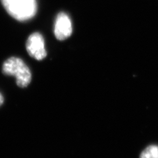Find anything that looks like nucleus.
Instances as JSON below:
<instances>
[{
    "label": "nucleus",
    "instance_id": "f257e3e1",
    "mask_svg": "<svg viewBox=\"0 0 158 158\" xmlns=\"http://www.w3.org/2000/svg\"><path fill=\"white\" fill-rule=\"evenodd\" d=\"M7 13L18 21H27L36 13V0H2Z\"/></svg>",
    "mask_w": 158,
    "mask_h": 158
},
{
    "label": "nucleus",
    "instance_id": "f03ea898",
    "mask_svg": "<svg viewBox=\"0 0 158 158\" xmlns=\"http://www.w3.org/2000/svg\"><path fill=\"white\" fill-rule=\"evenodd\" d=\"M3 73L6 75L15 77L17 85L21 88L27 87L32 79L31 72L21 59L10 57L4 62Z\"/></svg>",
    "mask_w": 158,
    "mask_h": 158
},
{
    "label": "nucleus",
    "instance_id": "7ed1b4c3",
    "mask_svg": "<svg viewBox=\"0 0 158 158\" xmlns=\"http://www.w3.org/2000/svg\"><path fill=\"white\" fill-rule=\"evenodd\" d=\"M26 48L29 55L37 60H42L47 56L44 38L38 32H34L28 37Z\"/></svg>",
    "mask_w": 158,
    "mask_h": 158
},
{
    "label": "nucleus",
    "instance_id": "20e7f679",
    "mask_svg": "<svg viewBox=\"0 0 158 158\" xmlns=\"http://www.w3.org/2000/svg\"><path fill=\"white\" fill-rule=\"evenodd\" d=\"M72 23L70 18L65 13H60L57 16L54 33L59 40H64L71 35Z\"/></svg>",
    "mask_w": 158,
    "mask_h": 158
},
{
    "label": "nucleus",
    "instance_id": "39448f33",
    "mask_svg": "<svg viewBox=\"0 0 158 158\" xmlns=\"http://www.w3.org/2000/svg\"><path fill=\"white\" fill-rule=\"evenodd\" d=\"M140 158H158V146L156 145L148 146L142 152Z\"/></svg>",
    "mask_w": 158,
    "mask_h": 158
},
{
    "label": "nucleus",
    "instance_id": "423d86ee",
    "mask_svg": "<svg viewBox=\"0 0 158 158\" xmlns=\"http://www.w3.org/2000/svg\"><path fill=\"white\" fill-rule=\"evenodd\" d=\"M3 101H4V98H3V97L2 94L0 93V106H1L3 104Z\"/></svg>",
    "mask_w": 158,
    "mask_h": 158
}]
</instances>
